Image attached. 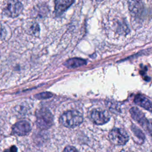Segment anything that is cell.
<instances>
[{"label":"cell","instance_id":"1","mask_svg":"<svg viewBox=\"0 0 152 152\" xmlns=\"http://www.w3.org/2000/svg\"><path fill=\"white\" fill-rule=\"evenodd\" d=\"M83 121V117L80 112L72 110L64 112L60 117V123L65 127L74 128L80 125Z\"/></svg>","mask_w":152,"mask_h":152},{"label":"cell","instance_id":"2","mask_svg":"<svg viewBox=\"0 0 152 152\" xmlns=\"http://www.w3.org/2000/svg\"><path fill=\"white\" fill-rule=\"evenodd\" d=\"M36 125L40 129H48L52 126L53 122V117L50 110L42 107L36 112Z\"/></svg>","mask_w":152,"mask_h":152},{"label":"cell","instance_id":"3","mask_svg":"<svg viewBox=\"0 0 152 152\" xmlns=\"http://www.w3.org/2000/svg\"><path fill=\"white\" fill-rule=\"evenodd\" d=\"M23 10V4L18 0H9L4 8V12L5 15L15 18L18 17Z\"/></svg>","mask_w":152,"mask_h":152},{"label":"cell","instance_id":"4","mask_svg":"<svg viewBox=\"0 0 152 152\" xmlns=\"http://www.w3.org/2000/svg\"><path fill=\"white\" fill-rule=\"evenodd\" d=\"M109 138L113 144L118 145L125 144L129 140L126 132L123 129L117 128H115L110 131Z\"/></svg>","mask_w":152,"mask_h":152},{"label":"cell","instance_id":"5","mask_svg":"<svg viewBox=\"0 0 152 152\" xmlns=\"http://www.w3.org/2000/svg\"><path fill=\"white\" fill-rule=\"evenodd\" d=\"M130 113L132 118L139 123L144 129H147L150 132H152V127L145 117L144 113L141 110H140L137 107H133L130 109Z\"/></svg>","mask_w":152,"mask_h":152},{"label":"cell","instance_id":"6","mask_svg":"<svg viewBox=\"0 0 152 152\" xmlns=\"http://www.w3.org/2000/svg\"><path fill=\"white\" fill-rule=\"evenodd\" d=\"M91 121L97 125H103L110 120V115L107 111L101 109H94L91 112Z\"/></svg>","mask_w":152,"mask_h":152},{"label":"cell","instance_id":"7","mask_svg":"<svg viewBox=\"0 0 152 152\" xmlns=\"http://www.w3.org/2000/svg\"><path fill=\"white\" fill-rule=\"evenodd\" d=\"M30 124L26 121H19L14 125L12 128V133L18 136L26 135L30 131Z\"/></svg>","mask_w":152,"mask_h":152},{"label":"cell","instance_id":"8","mask_svg":"<svg viewBox=\"0 0 152 152\" xmlns=\"http://www.w3.org/2000/svg\"><path fill=\"white\" fill-rule=\"evenodd\" d=\"M75 0H55V14L59 17L67 10L74 2Z\"/></svg>","mask_w":152,"mask_h":152},{"label":"cell","instance_id":"9","mask_svg":"<svg viewBox=\"0 0 152 152\" xmlns=\"http://www.w3.org/2000/svg\"><path fill=\"white\" fill-rule=\"evenodd\" d=\"M128 9L134 17L140 16L144 11V4L142 0H128Z\"/></svg>","mask_w":152,"mask_h":152},{"label":"cell","instance_id":"10","mask_svg":"<svg viewBox=\"0 0 152 152\" xmlns=\"http://www.w3.org/2000/svg\"><path fill=\"white\" fill-rule=\"evenodd\" d=\"M134 102L138 106L144 108L145 109L152 112V102L146 97L138 94L134 98Z\"/></svg>","mask_w":152,"mask_h":152},{"label":"cell","instance_id":"11","mask_svg":"<svg viewBox=\"0 0 152 152\" xmlns=\"http://www.w3.org/2000/svg\"><path fill=\"white\" fill-rule=\"evenodd\" d=\"M87 64L86 61L78 58H73L66 61L64 65L68 68H75L81 66H83Z\"/></svg>","mask_w":152,"mask_h":152},{"label":"cell","instance_id":"12","mask_svg":"<svg viewBox=\"0 0 152 152\" xmlns=\"http://www.w3.org/2000/svg\"><path fill=\"white\" fill-rule=\"evenodd\" d=\"M27 30L28 34L32 35H37L39 33L40 28L39 24L36 22H30L27 26Z\"/></svg>","mask_w":152,"mask_h":152},{"label":"cell","instance_id":"13","mask_svg":"<svg viewBox=\"0 0 152 152\" xmlns=\"http://www.w3.org/2000/svg\"><path fill=\"white\" fill-rule=\"evenodd\" d=\"M53 94L50 93V92H43L39 94H37L35 96V97L38 99H49L52 97Z\"/></svg>","mask_w":152,"mask_h":152},{"label":"cell","instance_id":"14","mask_svg":"<svg viewBox=\"0 0 152 152\" xmlns=\"http://www.w3.org/2000/svg\"><path fill=\"white\" fill-rule=\"evenodd\" d=\"M64 151H77V149L74 148V147H71V146H68L65 148Z\"/></svg>","mask_w":152,"mask_h":152},{"label":"cell","instance_id":"15","mask_svg":"<svg viewBox=\"0 0 152 152\" xmlns=\"http://www.w3.org/2000/svg\"><path fill=\"white\" fill-rule=\"evenodd\" d=\"M10 151H17V148L15 146H12L10 149Z\"/></svg>","mask_w":152,"mask_h":152},{"label":"cell","instance_id":"16","mask_svg":"<svg viewBox=\"0 0 152 152\" xmlns=\"http://www.w3.org/2000/svg\"><path fill=\"white\" fill-rule=\"evenodd\" d=\"M97 1H98V2H101V1H103V0H96Z\"/></svg>","mask_w":152,"mask_h":152}]
</instances>
